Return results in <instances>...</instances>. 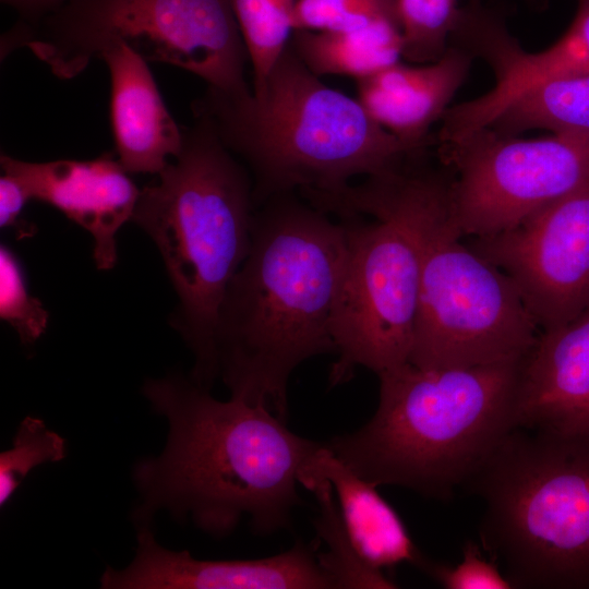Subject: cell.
<instances>
[{
  "label": "cell",
  "instance_id": "cell-1",
  "mask_svg": "<svg viewBox=\"0 0 589 589\" xmlns=\"http://www.w3.org/2000/svg\"><path fill=\"white\" fill-rule=\"evenodd\" d=\"M143 395L168 422L163 452L137 461L135 527L168 512L213 537L242 519L271 534L289 526L301 504L299 473L322 443L302 437L271 409L239 398H214L182 375L148 380Z\"/></svg>",
  "mask_w": 589,
  "mask_h": 589
},
{
  "label": "cell",
  "instance_id": "cell-2",
  "mask_svg": "<svg viewBox=\"0 0 589 589\" xmlns=\"http://www.w3.org/2000/svg\"><path fill=\"white\" fill-rule=\"evenodd\" d=\"M342 225L294 193L255 208L249 252L223 299L217 378L231 397L288 412V383L305 360L336 352L332 334L344 271Z\"/></svg>",
  "mask_w": 589,
  "mask_h": 589
},
{
  "label": "cell",
  "instance_id": "cell-3",
  "mask_svg": "<svg viewBox=\"0 0 589 589\" xmlns=\"http://www.w3.org/2000/svg\"><path fill=\"white\" fill-rule=\"evenodd\" d=\"M192 112L207 119L253 180L255 208L268 199L342 190L359 176L397 170L425 155L380 125L353 99L312 73L290 43L247 92L207 88Z\"/></svg>",
  "mask_w": 589,
  "mask_h": 589
},
{
  "label": "cell",
  "instance_id": "cell-4",
  "mask_svg": "<svg viewBox=\"0 0 589 589\" xmlns=\"http://www.w3.org/2000/svg\"><path fill=\"white\" fill-rule=\"evenodd\" d=\"M520 361L381 372L378 405L360 429L326 444L374 485L445 501L517 425Z\"/></svg>",
  "mask_w": 589,
  "mask_h": 589
},
{
  "label": "cell",
  "instance_id": "cell-5",
  "mask_svg": "<svg viewBox=\"0 0 589 589\" xmlns=\"http://www.w3.org/2000/svg\"><path fill=\"white\" fill-rule=\"evenodd\" d=\"M253 180L211 122L194 116L177 156L141 190L132 217L154 241L179 299L171 324L211 388L215 336L228 285L250 248Z\"/></svg>",
  "mask_w": 589,
  "mask_h": 589
},
{
  "label": "cell",
  "instance_id": "cell-6",
  "mask_svg": "<svg viewBox=\"0 0 589 589\" xmlns=\"http://www.w3.org/2000/svg\"><path fill=\"white\" fill-rule=\"evenodd\" d=\"M422 160L311 201L338 217L346 240L332 322L338 353L332 385L348 381L358 366L380 374L409 362L420 293L422 220L443 172L425 168Z\"/></svg>",
  "mask_w": 589,
  "mask_h": 589
},
{
  "label": "cell",
  "instance_id": "cell-7",
  "mask_svg": "<svg viewBox=\"0 0 589 589\" xmlns=\"http://www.w3.org/2000/svg\"><path fill=\"white\" fill-rule=\"evenodd\" d=\"M465 486L514 588L589 589V434L516 428Z\"/></svg>",
  "mask_w": 589,
  "mask_h": 589
},
{
  "label": "cell",
  "instance_id": "cell-8",
  "mask_svg": "<svg viewBox=\"0 0 589 589\" xmlns=\"http://www.w3.org/2000/svg\"><path fill=\"white\" fill-rule=\"evenodd\" d=\"M118 44L147 62L181 68L207 88L250 89L231 0H68L35 26L15 24L5 34L10 51L28 48L61 80L77 76Z\"/></svg>",
  "mask_w": 589,
  "mask_h": 589
},
{
  "label": "cell",
  "instance_id": "cell-9",
  "mask_svg": "<svg viewBox=\"0 0 589 589\" xmlns=\"http://www.w3.org/2000/svg\"><path fill=\"white\" fill-rule=\"evenodd\" d=\"M452 178L440 177L422 227L421 280L409 362L423 369L521 360L540 333L513 280L461 242Z\"/></svg>",
  "mask_w": 589,
  "mask_h": 589
},
{
  "label": "cell",
  "instance_id": "cell-10",
  "mask_svg": "<svg viewBox=\"0 0 589 589\" xmlns=\"http://www.w3.org/2000/svg\"><path fill=\"white\" fill-rule=\"evenodd\" d=\"M452 216L464 237L507 230L589 179V135L520 139L492 127L440 144Z\"/></svg>",
  "mask_w": 589,
  "mask_h": 589
},
{
  "label": "cell",
  "instance_id": "cell-11",
  "mask_svg": "<svg viewBox=\"0 0 589 589\" xmlns=\"http://www.w3.org/2000/svg\"><path fill=\"white\" fill-rule=\"evenodd\" d=\"M469 245L513 280L540 330L569 322L589 306V179Z\"/></svg>",
  "mask_w": 589,
  "mask_h": 589
},
{
  "label": "cell",
  "instance_id": "cell-12",
  "mask_svg": "<svg viewBox=\"0 0 589 589\" xmlns=\"http://www.w3.org/2000/svg\"><path fill=\"white\" fill-rule=\"evenodd\" d=\"M133 561L107 567L103 589H333L315 549L297 542L279 554L254 560H200L160 545L152 526L136 527Z\"/></svg>",
  "mask_w": 589,
  "mask_h": 589
},
{
  "label": "cell",
  "instance_id": "cell-13",
  "mask_svg": "<svg viewBox=\"0 0 589 589\" xmlns=\"http://www.w3.org/2000/svg\"><path fill=\"white\" fill-rule=\"evenodd\" d=\"M0 165L31 200L52 205L91 233L97 268L115 266L116 235L132 219L141 193L118 158L106 153L89 160L32 163L2 154Z\"/></svg>",
  "mask_w": 589,
  "mask_h": 589
},
{
  "label": "cell",
  "instance_id": "cell-14",
  "mask_svg": "<svg viewBox=\"0 0 589 589\" xmlns=\"http://www.w3.org/2000/svg\"><path fill=\"white\" fill-rule=\"evenodd\" d=\"M517 428L589 434V306L540 330L521 359Z\"/></svg>",
  "mask_w": 589,
  "mask_h": 589
},
{
  "label": "cell",
  "instance_id": "cell-15",
  "mask_svg": "<svg viewBox=\"0 0 589 589\" xmlns=\"http://www.w3.org/2000/svg\"><path fill=\"white\" fill-rule=\"evenodd\" d=\"M473 56L449 44L436 61L416 67L400 61L357 80L358 100L402 142L428 148L431 127L441 121L466 81Z\"/></svg>",
  "mask_w": 589,
  "mask_h": 589
},
{
  "label": "cell",
  "instance_id": "cell-16",
  "mask_svg": "<svg viewBox=\"0 0 589 589\" xmlns=\"http://www.w3.org/2000/svg\"><path fill=\"white\" fill-rule=\"evenodd\" d=\"M110 75V122L117 158L130 173H159L182 147L181 129L139 53L123 44L100 57Z\"/></svg>",
  "mask_w": 589,
  "mask_h": 589
},
{
  "label": "cell",
  "instance_id": "cell-17",
  "mask_svg": "<svg viewBox=\"0 0 589 589\" xmlns=\"http://www.w3.org/2000/svg\"><path fill=\"white\" fill-rule=\"evenodd\" d=\"M326 479L359 556L384 570L402 563L420 567L425 556L419 551L395 509L378 494L376 485L357 474L322 443L300 474Z\"/></svg>",
  "mask_w": 589,
  "mask_h": 589
},
{
  "label": "cell",
  "instance_id": "cell-18",
  "mask_svg": "<svg viewBox=\"0 0 589 589\" xmlns=\"http://www.w3.org/2000/svg\"><path fill=\"white\" fill-rule=\"evenodd\" d=\"M290 45L315 75L360 80L399 61L402 36L397 20L383 19L345 32L294 29Z\"/></svg>",
  "mask_w": 589,
  "mask_h": 589
},
{
  "label": "cell",
  "instance_id": "cell-19",
  "mask_svg": "<svg viewBox=\"0 0 589 589\" xmlns=\"http://www.w3.org/2000/svg\"><path fill=\"white\" fill-rule=\"evenodd\" d=\"M489 127L509 135L534 129L589 135V73L531 88Z\"/></svg>",
  "mask_w": 589,
  "mask_h": 589
},
{
  "label": "cell",
  "instance_id": "cell-20",
  "mask_svg": "<svg viewBox=\"0 0 589 589\" xmlns=\"http://www.w3.org/2000/svg\"><path fill=\"white\" fill-rule=\"evenodd\" d=\"M299 483L316 497V533L326 546L325 552L317 554V560L334 588H397V584L385 576L383 570L366 564L354 550L344 527L330 483L308 473L299 476Z\"/></svg>",
  "mask_w": 589,
  "mask_h": 589
},
{
  "label": "cell",
  "instance_id": "cell-21",
  "mask_svg": "<svg viewBox=\"0 0 589 589\" xmlns=\"http://www.w3.org/2000/svg\"><path fill=\"white\" fill-rule=\"evenodd\" d=\"M297 0H231L253 85L261 83L290 43Z\"/></svg>",
  "mask_w": 589,
  "mask_h": 589
},
{
  "label": "cell",
  "instance_id": "cell-22",
  "mask_svg": "<svg viewBox=\"0 0 589 589\" xmlns=\"http://www.w3.org/2000/svg\"><path fill=\"white\" fill-rule=\"evenodd\" d=\"M459 12L458 0H397L401 58L417 64L438 60L449 46Z\"/></svg>",
  "mask_w": 589,
  "mask_h": 589
},
{
  "label": "cell",
  "instance_id": "cell-23",
  "mask_svg": "<svg viewBox=\"0 0 589 589\" xmlns=\"http://www.w3.org/2000/svg\"><path fill=\"white\" fill-rule=\"evenodd\" d=\"M67 456L65 440L35 417L24 418L10 449L0 454V505L3 507L35 467Z\"/></svg>",
  "mask_w": 589,
  "mask_h": 589
},
{
  "label": "cell",
  "instance_id": "cell-24",
  "mask_svg": "<svg viewBox=\"0 0 589 589\" xmlns=\"http://www.w3.org/2000/svg\"><path fill=\"white\" fill-rule=\"evenodd\" d=\"M383 19L398 21L397 0H297L293 29L345 32Z\"/></svg>",
  "mask_w": 589,
  "mask_h": 589
},
{
  "label": "cell",
  "instance_id": "cell-25",
  "mask_svg": "<svg viewBox=\"0 0 589 589\" xmlns=\"http://www.w3.org/2000/svg\"><path fill=\"white\" fill-rule=\"evenodd\" d=\"M0 316L25 345L45 333L49 317L40 300L31 296L17 256L4 244L0 247Z\"/></svg>",
  "mask_w": 589,
  "mask_h": 589
},
{
  "label": "cell",
  "instance_id": "cell-26",
  "mask_svg": "<svg viewBox=\"0 0 589 589\" xmlns=\"http://www.w3.org/2000/svg\"><path fill=\"white\" fill-rule=\"evenodd\" d=\"M419 569L447 589H512L509 579L492 561L485 560L472 541L465 543L457 565L436 563L425 557Z\"/></svg>",
  "mask_w": 589,
  "mask_h": 589
},
{
  "label": "cell",
  "instance_id": "cell-27",
  "mask_svg": "<svg viewBox=\"0 0 589 589\" xmlns=\"http://www.w3.org/2000/svg\"><path fill=\"white\" fill-rule=\"evenodd\" d=\"M553 70L561 76L589 73V0H577L575 17L549 50Z\"/></svg>",
  "mask_w": 589,
  "mask_h": 589
},
{
  "label": "cell",
  "instance_id": "cell-28",
  "mask_svg": "<svg viewBox=\"0 0 589 589\" xmlns=\"http://www.w3.org/2000/svg\"><path fill=\"white\" fill-rule=\"evenodd\" d=\"M29 200L21 182L3 172L0 178V227L12 229L17 239L32 237L36 232V226L22 218Z\"/></svg>",
  "mask_w": 589,
  "mask_h": 589
},
{
  "label": "cell",
  "instance_id": "cell-29",
  "mask_svg": "<svg viewBox=\"0 0 589 589\" xmlns=\"http://www.w3.org/2000/svg\"><path fill=\"white\" fill-rule=\"evenodd\" d=\"M68 0H1L19 15L17 24L32 27L57 11Z\"/></svg>",
  "mask_w": 589,
  "mask_h": 589
}]
</instances>
